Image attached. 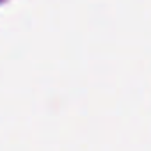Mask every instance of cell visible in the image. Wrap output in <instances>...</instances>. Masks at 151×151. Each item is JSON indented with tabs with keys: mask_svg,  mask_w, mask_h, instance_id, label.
<instances>
[{
	"mask_svg": "<svg viewBox=\"0 0 151 151\" xmlns=\"http://www.w3.org/2000/svg\"><path fill=\"white\" fill-rule=\"evenodd\" d=\"M0 2H4V0H0Z\"/></svg>",
	"mask_w": 151,
	"mask_h": 151,
	"instance_id": "obj_1",
	"label": "cell"
}]
</instances>
